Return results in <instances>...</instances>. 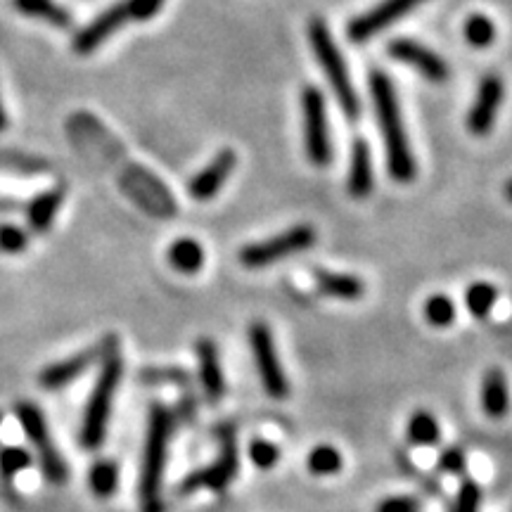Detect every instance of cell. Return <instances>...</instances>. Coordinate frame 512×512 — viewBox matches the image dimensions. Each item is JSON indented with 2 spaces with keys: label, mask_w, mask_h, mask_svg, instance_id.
Listing matches in <instances>:
<instances>
[{
  "label": "cell",
  "mask_w": 512,
  "mask_h": 512,
  "mask_svg": "<svg viewBox=\"0 0 512 512\" xmlns=\"http://www.w3.org/2000/svg\"><path fill=\"white\" fill-rule=\"evenodd\" d=\"M370 95H373L377 124L382 128L384 145H387L389 176L396 183H411L418 174V166H415V159L411 155V145H408L406 131H403L399 100H396L394 86L387 74H370Z\"/></svg>",
  "instance_id": "6da1fadb"
},
{
  "label": "cell",
  "mask_w": 512,
  "mask_h": 512,
  "mask_svg": "<svg viewBox=\"0 0 512 512\" xmlns=\"http://www.w3.org/2000/svg\"><path fill=\"white\" fill-rule=\"evenodd\" d=\"M121 375H124V361H121L119 356L117 337H110L105 356H102L98 380H95L91 399H88L86 411H83L81 437H79L83 448H91V451H95V448H100L102 441H105L107 422H110L112 403L121 384Z\"/></svg>",
  "instance_id": "7a4b0ae2"
},
{
  "label": "cell",
  "mask_w": 512,
  "mask_h": 512,
  "mask_svg": "<svg viewBox=\"0 0 512 512\" xmlns=\"http://www.w3.org/2000/svg\"><path fill=\"white\" fill-rule=\"evenodd\" d=\"M171 413L162 403L150 406L147 418V437L143 451V465H140V508L143 512H164L162 501V479L166 465V448L171 437Z\"/></svg>",
  "instance_id": "3957f363"
},
{
  "label": "cell",
  "mask_w": 512,
  "mask_h": 512,
  "mask_svg": "<svg viewBox=\"0 0 512 512\" xmlns=\"http://www.w3.org/2000/svg\"><path fill=\"white\" fill-rule=\"evenodd\" d=\"M309 38L311 48L318 57V64L323 67V72L328 74V81L332 91L337 95L339 107L347 114L349 119H356L358 112H361V102H358V95L354 91V83L349 79L347 62H344L342 53L335 46V38H332L328 24L323 19H311L309 22Z\"/></svg>",
  "instance_id": "277c9868"
},
{
  "label": "cell",
  "mask_w": 512,
  "mask_h": 512,
  "mask_svg": "<svg viewBox=\"0 0 512 512\" xmlns=\"http://www.w3.org/2000/svg\"><path fill=\"white\" fill-rule=\"evenodd\" d=\"M15 415L22 425L24 434H27L31 444L38 451V460H41V470L50 484H64L69 479V470L67 463H64L62 453L57 451L50 441V432H48V422L43 418V413L38 411L34 403L22 401L15 406Z\"/></svg>",
  "instance_id": "5b68a950"
},
{
  "label": "cell",
  "mask_w": 512,
  "mask_h": 512,
  "mask_svg": "<svg viewBox=\"0 0 512 512\" xmlns=\"http://www.w3.org/2000/svg\"><path fill=\"white\" fill-rule=\"evenodd\" d=\"M313 242H316L313 226H306V223L304 226H292L285 233L273 235V238L242 249L240 261L247 268H266L275 264V261L287 259V256L306 252V249L313 247Z\"/></svg>",
  "instance_id": "8992f818"
},
{
  "label": "cell",
  "mask_w": 512,
  "mask_h": 512,
  "mask_svg": "<svg viewBox=\"0 0 512 512\" xmlns=\"http://www.w3.org/2000/svg\"><path fill=\"white\" fill-rule=\"evenodd\" d=\"M249 344H252L256 370H259L261 384H264L268 396L275 401H283L285 396L290 394V382H287L285 370L280 366L278 351H275V344H273V335L266 323L256 320V323L249 325Z\"/></svg>",
  "instance_id": "52a82bcc"
},
{
  "label": "cell",
  "mask_w": 512,
  "mask_h": 512,
  "mask_svg": "<svg viewBox=\"0 0 512 512\" xmlns=\"http://www.w3.org/2000/svg\"><path fill=\"white\" fill-rule=\"evenodd\" d=\"M302 114H304V145L311 164L325 166L332 159L330 131H328V110L325 98L316 86L302 91Z\"/></svg>",
  "instance_id": "ba28073f"
},
{
  "label": "cell",
  "mask_w": 512,
  "mask_h": 512,
  "mask_svg": "<svg viewBox=\"0 0 512 512\" xmlns=\"http://www.w3.org/2000/svg\"><path fill=\"white\" fill-rule=\"evenodd\" d=\"M235 475H238V448H235V439L230 432H223L221 437V453L209 467H204L200 472H192L185 479L181 491L183 494H192L197 489H211V491H223L226 486L233 484Z\"/></svg>",
  "instance_id": "9c48e42d"
},
{
  "label": "cell",
  "mask_w": 512,
  "mask_h": 512,
  "mask_svg": "<svg viewBox=\"0 0 512 512\" xmlns=\"http://www.w3.org/2000/svg\"><path fill=\"white\" fill-rule=\"evenodd\" d=\"M422 3H425V0H382L380 5H375V8L363 12V15H358L356 19H351L347 27L351 43L370 41L375 34H380L382 29L392 27L396 19L408 15V12L415 10Z\"/></svg>",
  "instance_id": "30bf717a"
},
{
  "label": "cell",
  "mask_w": 512,
  "mask_h": 512,
  "mask_svg": "<svg viewBox=\"0 0 512 512\" xmlns=\"http://www.w3.org/2000/svg\"><path fill=\"white\" fill-rule=\"evenodd\" d=\"M505 86L503 79L498 74H486L479 81L475 102H472L470 114H467V128H470L472 136H489L491 128L496 126L498 110L503 105Z\"/></svg>",
  "instance_id": "8fae6325"
},
{
  "label": "cell",
  "mask_w": 512,
  "mask_h": 512,
  "mask_svg": "<svg viewBox=\"0 0 512 512\" xmlns=\"http://www.w3.org/2000/svg\"><path fill=\"white\" fill-rule=\"evenodd\" d=\"M387 50L394 60H399L403 64H408V67L418 69V72L425 76L427 81H432V83L448 81L451 69H448L444 57H439L434 50L422 46V43L411 41V38H396V41L389 43Z\"/></svg>",
  "instance_id": "7c38bea8"
},
{
  "label": "cell",
  "mask_w": 512,
  "mask_h": 512,
  "mask_svg": "<svg viewBox=\"0 0 512 512\" xmlns=\"http://www.w3.org/2000/svg\"><path fill=\"white\" fill-rule=\"evenodd\" d=\"M107 344H110V337H107L102 344H98V347H91L81 351V354H74L64 358L60 363H53V366L43 368L41 375H38V384H41L43 389H48V392H57V389L69 387V384L79 380V377L86 373L95 361H98V358L105 356Z\"/></svg>",
  "instance_id": "4fadbf2b"
},
{
  "label": "cell",
  "mask_w": 512,
  "mask_h": 512,
  "mask_svg": "<svg viewBox=\"0 0 512 512\" xmlns=\"http://www.w3.org/2000/svg\"><path fill=\"white\" fill-rule=\"evenodd\" d=\"M126 22H131V17H128V8H126V0H124V3L107 8L100 17H95L86 29H81L79 34H76L74 43H72L74 53H79V55L93 53V50L100 48L102 43H105L107 38L114 34V31H119L121 27H124Z\"/></svg>",
  "instance_id": "5bb4252c"
},
{
  "label": "cell",
  "mask_w": 512,
  "mask_h": 512,
  "mask_svg": "<svg viewBox=\"0 0 512 512\" xmlns=\"http://www.w3.org/2000/svg\"><path fill=\"white\" fill-rule=\"evenodd\" d=\"M235 162H238L235 150L223 147L219 155L211 159V162L204 166L200 174L190 181L188 192H190L192 200L207 202V200H211V197H216V192L221 190V185L228 181L230 174H233Z\"/></svg>",
  "instance_id": "9a60e30c"
},
{
  "label": "cell",
  "mask_w": 512,
  "mask_h": 512,
  "mask_svg": "<svg viewBox=\"0 0 512 512\" xmlns=\"http://www.w3.org/2000/svg\"><path fill=\"white\" fill-rule=\"evenodd\" d=\"M197 361H200V382L204 394L211 403H219L226 394V380H223L219 349H216L214 339L202 337L197 342Z\"/></svg>",
  "instance_id": "2e32d148"
},
{
  "label": "cell",
  "mask_w": 512,
  "mask_h": 512,
  "mask_svg": "<svg viewBox=\"0 0 512 512\" xmlns=\"http://www.w3.org/2000/svg\"><path fill=\"white\" fill-rule=\"evenodd\" d=\"M373 190V159H370V145L363 138L354 140L349 169V192L356 200L370 195Z\"/></svg>",
  "instance_id": "e0dca14e"
},
{
  "label": "cell",
  "mask_w": 512,
  "mask_h": 512,
  "mask_svg": "<svg viewBox=\"0 0 512 512\" xmlns=\"http://www.w3.org/2000/svg\"><path fill=\"white\" fill-rule=\"evenodd\" d=\"M482 408L491 420L505 418L510 408V392L508 382L501 370H489L482 382Z\"/></svg>",
  "instance_id": "ac0fdd59"
},
{
  "label": "cell",
  "mask_w": 512,
  "mask_h": 512,
  "mask_svg": "<svg viewBox=\"0 0 512 512\" xmlns=\"http://www.w3.org/2000/svg\"><path fill=\"white\" fill-rule=\"evenodd\" d=\"M62 200H64L62 188H50L46 192H41L38 197H34L29 204V211H27L29 226L34 228L36 233H46V230L53 226L57 209H60Z\"/></svg>",
  "instance_id": "d6986e66"
},
{
  "label": "cell",
  "mask_w": 512,
  "mask_h": 512,
  "mask_svg": "<svg viewBox=\"0 0 512 512\" xmlns=\"http://www.w3.org/2000/svg\"><path fill=\"white\" fill-rule=\"evenodd\" d=\"M318 290L335 299H358L366 292V283L351 273H332V271H316Z\"/></svg>",
  "instance_id": "ffe728a7"
},
{
  "label": "cell",
  "mask_w": 512,
  "mask_h": 512,
  "mask_svg": "<svg viewBox=\"0 0 512 512\" xmlns=\"http://www.w3.org/2000/svg\"><path fill=\"white\" fill-rule=\"evenodd\" d=\"M166 259H169L171 268H176L178 273H185V275L200 273L204 266V249L197 240L178 238L176 242H171L169 252H166Z\"/></svg>",
  "instance_id": "44dd1931"
},
{
  "label": "cell",
  "mask_w": 512,
  "mask_h": 512,
  "mask_svg": "<svg viewBox=\"0 0 512 512\" xmlns=\"http://www.w3.org/2000/svg\"><path fill=\"white\" fill-rule=\"evenodd\" d=\"M12 5H15L19 12H24V15L46 19V22L55 24V27L60 29H67L69 24H72L69 12L64 10L62 5H57L55 0H12Z\"/></svg>",
  "instance_id": "7402d4cb"
},
{
  "label": "cell",
  "mask_w": 512,
  "mask_h": 512,
  "mask_svg": "<svg viewBox=\"0 0 512 512\" xmlns=\"http://www.w3.org/2000/svg\"><path fill=\"white\" fill-rule=\"evenodd\" d=\"M88 486L98 498H112L119 486V465L114 460L102 458L88 470Z\"/></svg>",
  "instance_id": "603a6c76"
},
{
  "label": "cell",
  "mask_w": 512,
  "mask_h": 512,
  "mask_svg": "<svg viewBox=\"0 0 512 512\" xmlns=\"http://www.w3.org/2000/svg\"><path fill=\"white\" fill-rule=\"evenodd\" d=\"M441 439V427L430 411H415L408 420V441L413 446H434Z\"/></svg>",
  "instance_id": "cb8c5ba5"
},
{
  "label": "cell",
  "mask_w": 512,
  "mask_h": 512,
  "mask_svg": "<svg viewBox=\"0 0 512 512\" xmlns=\"http://www.w3.org/2000/svg\"><path fill=\"white\" fill-rule=\"evenodd\" d=\"M498 299V290L491 283H472L465 292L467 311L475 318H486L494 311V304Z\"/></svg>",
  "instance_id": "d4e9b609"
},
{
  "label": "cell",
  "mask_w": 512,
  "mask_h": 512,
  "mask_svg": "<svg viewBox=\"0 0 512 512\" xmlns=\"http://www.w3.org/2000/svg\"><path fill=\"white\" fill-rule=\"evenodd\" d=\"M306 465H309V470L316 477H330V475H337V472L342 470L344 458L335 446L323 444V446L313 448L311 456H309V463Z\"/></svg>",
  "instance_id": "484cf974"
},
{
  "label": "cell",
  "mask_w": 512,
  "mask_h": 512,
  "mask_svg": "<svg viewBox=\"0 0 512 512\" xmlns=\"http://www.w3.org/2000/svg\"><path fill=\"white\" fill-rule=\"evenodd\" d=\"M467 46L489 48L496 41V24L486 15H470L463 27Z\"/></svg>",
  "instance_id": "4316f807"
},
{
  "label": "cell",
  "mask_w": 512,
  "mask_h": 512,
  "mask_svg": "<svg viewBox=\"0 0 512 512\" xmlns=\"http://www.w3.org/2000/svg\"><path fill=\"white\" fill-rule=\"evenodd\" d=\"M425 318L434 328H448L456 320V304L446 294H432L425 302Z\"/></svg>",
  "instance_id": "83f0119b"
},
{
  "label": "cell",
  "mask_w": 512,
  "mask_h": 512,
  "mask_svg": "<svg viewBox=\"0 0 512 512\" xmlns=\"http://www.w3.org/2000/svg\"><path fill=\"white\" fill-rule=\"evenodd\" d=\"M31 465V456L24 448L19 446H8L0 451V472H3L5 479H12L17 477L19 472L27 470Z\"/></svg>",
  "instance_id": "f1b7e54d"
},
{
  "label": "cell",
  "mask_w": 512,
  "mask_h": 512,
  "mask_svg": "<svg viewBox=\"0 0 512 512\" xmlns=\"http://www.w3.org/2000/svg\"><path fill=\"white\" fill-rule=\"evenodd\" d=\"M249 458H252V463L256 467H261V470H271V467L280 460V448L275 446L273 441L254 439L252 444H249Z\"/></svg>",
  "instance_id": "f546056e"
},
{
  "label": "cell",
  "mask_w": 512,
  "mask_h": 512,
  "mask_svg": "<svg viewBox=\"0 0 512 512\" xmlns=\"http://www.w3.org/2000/svg\"><path fill=\"white\" fill-rule=\"evenodd\" d=\"M479 505H482V489H479V484L463 482L456 503H453V512H479Z\"/></svg>",
  "instance_id": "4dcf8cb0"
},
{
  "label": "cell",
  "mask_w": 512,
  "mask_h": 512,
  "mask_svg": "<svg viewBox=\"0 0 512 512\" xmlns=\"http://www.w3.org/2000/svg\"><path fill=\"white\" fill-rule=\"evenodd\" d=\"M29 245V235L17 226H0V249L8 254L24 252Z\"/></svg>",
  "instance_id": "1f68e13d"
},
{
  "label": "cell",
  "mask_w": 512,
  "mask_h": 512,
  "mask_svg": "<svg viewBox=\"0 0 512 512\" xmlns=\"http://www.w3.org/2000/svg\"><path fill=\"white\" fill-rule=\"evenodd\" d=\"M162 5H164V0H126L128 17H131V22H145V19L155 17Z\"/></svg>",
  "instance_id": "d6a6232c"
},
{
  "label": "cell",
  "mask_w": 512,
  "mask_h": 512,
  "mask_svg": "<svg viewBox=\"0 0 512 512\" xmlns=\"http://www.w3.org/2000/svg\"><path fill=\"white\" fill-rule=\"evenodd\" d=\"M437 467L441 472H446V475H460L465 470V453L456 446L446 448V451H441Z\"/></svg>",
  "instance_id": "836d02e7"
},
{
  "label": "cell",
  "mask_w": 512,
  "mask_h": 512,
  "mask_svg": "<svg viewBox=\"0 0 512 512\" xmlns=\"http://www.w3.org/2000/svg\"><path fill=\"white\" fill-rule=\"evenodd\" d=\"M145 382H159V384H185L188 382V375L178 368H150L143 373Z\"/></svg>",
  "instance_id": "e575fe53"
},
{
  "label": "cell",
  "mask_w": 512,
  "mask_h": 512,
  "mask_svg": "<svg viewBox=\"0 0 512 512\" xmlns=\"http://www.w3.org/2000/svg\"><path fill=\"white\" fill-rule=\"evenodd\" d=\"M375 512H420V503L408 496H392L377 503Z\"/></svg>",
  "instance_id": "d590c367"
},
{
  "label": "cell",
  "mask_w": 512,
  "mask_h": 512,
  "mask_svg": "<svg viewBox=\"0 0 512 512\" xmlns=\"http://www.w3.org/2000/svg\"><path fill=\"white\" fill-rule=\"evenodd\" d=\"M5 126H8V114H5L3 102H0V131H5Z\"/></svg>",
  "instance_id": "8d00e7d4"
},
{
  "label": "cell",
  "mask_w": 512,
  "mask_h": 512,
  "mask_svg": "<svg viewBox=\"0 0 512 512\" xmlns=\"http://www.w3.org/2000/svg\"><path fill=\"white\" fill-rule=\"evenodd\" d=\"M505 197H508V202H512V181L505 183Z\"/></svg>",
  "instance_id": "74e56055"
},
{
  "label": "cell",
  "mask_w": 512,
  "mask_h": 512,
  "mask_svg": "<svg viewBox=\"0 0 512 512\" xmlns=\"http://www.w3.org/2000/svg\"><path fill=\"white\" fill-rule=\"evenodd\" d=\"M0 425H3V415H0Z\"/></svg>",
  "instance_id": "f35d334b"
}]
</instances>
